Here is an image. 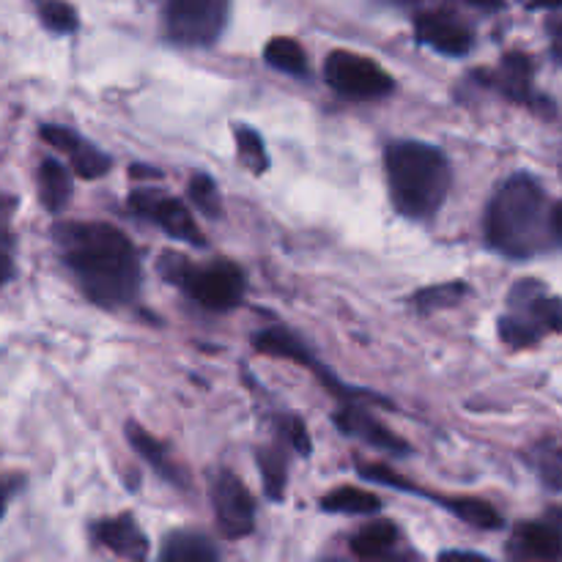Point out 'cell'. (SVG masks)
Returning a JSON list of instances; mask_svg holds the SVG:
<instances>
[{
    "mask_svg": "<svg viewBox=\"0 0 562 562\" xmlns=\"http://www.w3.org/2000/svg\"><path fill=\"white\" fill-rule=\"evenodd\" d=\"M60 258L88 300L102 307L130 305L140 289L135 245L108 223H64L55 228Z\"/></svg>",
    "mask_w": 562,
    "mask_h": 562,
    "instance_id": "obj_1",
    "label": "cell"
},
{
    "mask_svg": "<svg viewBox=\"0 0 562 562\" xmlns=\"http://www.w3.org/2000/svg\"><path fill=\"white\" fill-rule=\"evenodd\" d=\"M547 192L532 176L516 173L497 187L486 212V239L508 258H530L547 245Z\"/></svg>",
    "mask_w": 562,
    "mask_h": 562,
    "instance_id": "obj_2",
    "label": "cell"
},
{
    "mask_svg": "<svg viewBox=\"0 0 562 562\" xmlns=\"http://www.w3.org/2000/svg\"><path fill=\"white\" fill-rule=\"evenodd\" d=\"M390 198L404 217L428 220L450 192V162L437 146L417 140L390 143L384 154Z\"/></svg>",
    "mask_w": 562,
    "mask_h": 562,
    "instance_id": "obj_3",
    "label": "cell"
},
{
    "mask_svg": "<svg viewBox=\"0 0 562 562\" xmlns=\"http://www.w3.org/2000/svg\"><path fill=\"white\" fill-rule=\"evenodd\" d=\"M159 269H162L170 283H179L206 311H234L245 300V272L231 261H214L206 263V267H198V263H190L187 258L176 256V252H165Z\"/></svg>",
    "mask_w": 562,
    "mask_h": 562,
    "instance_id": "obj_4",
    "label": "cell"
},
{
    "mask_svg": "<svg viewBox=\"0 0 562 562\" xmlns=\"http://www.w3.org/2000/svg\"><path fill=\"white\" fill-rule=\"evenodd\" d=\"M510 311L499 318V338L510 349L536 346L547 335L562 329V302L541 283H519L510 294Z\"/></svg>",
    "mask_w": 562,
    "mask_h": 562,
    "instance_id": "obj_5",
    "label": "cell"
},
{
    "mask_svg": "<svg viewBox=\"0 0 562 562\" xmlns=\"http://www.w3.org/2000/svg\"><path fill=\"white\" fill-rule=\"evenodd\" d=\"M231 0H165V31L181 47H209L228 22Z\"/></svg>",
    "mask_w": 562,
    "mask_h": 562,
    "instance_id": "obj_6",
    "label": "cell"
},
{
    "mask_svg": "<svg viewBox=\"0 0 562 562\" xmlns=\"http://www.w3.org/2000/svg\"><path fill=\"white\" fill-rule=\"evenodd\" d=\"M324 80L338 93L355 99L387 97L395 86L393 77L376 60L366 58L360 53H349V49H335V53L327 55Z\"/></svg>",
    "mask_w": 562,
    "mask_h": 562,
    "instance_id": "obj_7",
    "label": "cell"
},
{
    "mask_svg": "<svg viewBox=\"0 0 562 562\" xmlns=\"http://www.w3.org/2000/svg\"><path fill=\"white\" fill-rule=\"evenodd\" d=\"M212 503L225 538L239 541V538H247L256 530V503H252L250 492L236 475H231V472L217 475L212 486Z\"/></svg>",
    "mask_w": 562,
    "mask_h": 562,
    "instance_id": "obj_8",
    "label": "cell"
},
{
    "mask_svg": "<svg viewBox=\"0 0 562 562\" xmlns=\"http://www.w3.org/2000/svg\"><path fill=\"white\" fill-rule=\"evenodd\" d=\"M130 206L135 209V214L148 217L154 225H159L165 234L173 236V239L198 247L206 245V239L201 236V228H198V223L192 220L190 209L181 201H176V198L157 195L154 190H137L135 195L130 198Z\"/></svg>",
    "mask_w": 562,
    "mask_h": 562,
    "instance_id": "obj_9",
    "label": "cell"
},
{
    "mask_svg": "<svg viewBox=\"0 0 562 562\" xmlns=\"http://www.w3.org/2000/svg\"><path fill=\"white\" fill-rule=\"evenodd\" d=\"M42 137L47 140V146L58 148V151H64L66 157H69L71 168H75V173L82 176V179H99V176H104L110 170L108 154H102L97 146L82 140L80 135H75V132L66 130V126H42Z\"/></svg>",
    "mask_w": 562,
    "mask_h": 562,
    "instance_id": "obj_10",
    "label": "cell"
},
{
    "mask_svg": "<svg viewBox=\"0 0 562 562\" xmlns=\"http://www.w3.org/2000/svg\"><path fill=\"white\" fill-rule=\"evenodd\" d=\"M415 31L423 44H428V47H434L442 55H467L472 49L470 27L461 25L450 14H442V11L417 16Z\"/></svg>",
    "mask_w": 562,
    "mask_h": 562,
    "instance_id": "obj_11",
    "label": "cell"
},
{
    "mask_svg": "<svg viewBox=\"0 0 562 562\" xmlns=\"http://www.w3.org/2000/svg\"><path fill=\"white\" fill-rule=\"evenodd\" d=\"M93 538L124 560H146L148 558V538L137 527L130 514L119 519H104L93 527Z\"/></svg>",
    "mask_w": 562,
    "mask_h": 562,
    "instance_id": "obj_12",
    "label": "cell"
},
{
    "mask_svg": "<svg viewBox=\"0 0 562 562\" xmlns=\"http://www.w3.org/2000/svg\"><path fill=\"white\" fill-rule=\"evenodd\" d=\"M335 423H338L340 431L344 434L362 439V442L373 445V448L387 450V453H398V456L409 453V445H406L404 439L395 437L390 428H384L382 423L373 420V417L366 415V412L355 409V406H349V409H340L338 415H335Z\"/></svg>",
    "mask_w": 562,
    "mask_h": 562,
    "instance_id": "obj_13",
    "label": "cell"
},
{
    "mask_svg": "<svg viewBox=\"0 0 562 562\" xmlns=\"http://www.w3.org/2000/svg\"><path fill=\"white\" fill-rule=\"evenodd\" d=\"M516 558L562 560V532L552 525H521L510 541Z\"/></svg>",
    "mask_w": 562,
    "mask_h": 562,
    "instance_id": "obj_14",
    "label": "cell"
},
{
    "mask_svg": "<svg viewBox=\"0 0 562 562\" xmlns=\"http://www.w3.org/2000/svg\"><path fill=\"white\" fill-rule=\"evenodd\" d=\"M252 346H256V351H261V355L283 357V360L300 362V366L311 368V371H318V362L313 360L307 346L283 327H272L258 333L256 338H252Z\"/></svg>",
    "mask_w": 562,
    "mask_h": 562,
    "instance_id": "obj_15",
    "label": "cell"
},
{
    "mask_svg": "<svg viewBox=\"0 0 562 562\" xmlns=\"http://www.w3.org/2000/svg\"><path fill=\"white\" fill-rule=\"evenodd\" d=\"M38 195L47 212L58 214L71 198V179L69 170L58 162V159H44L38 168Z\"/></svg>",
    "mask_w": 562,
    "mask_h": 562,
    "instance_id": "obj_16",
    "label": "cell"
},
{
    "mask_svg": "<svg viewBox=\"0 0 562 562\" xmlns=\"http://www.w3.org/2000/svg\"><path fill=\"white\" fill-rule=\"evenodd\" d=\"M159 558L165 562H212L220 558L217 549L195 532H173L159 549Z\"/></svg>",
    "mask_w": 562,
    "mask_h": 562,
    "instance_id": "obj_17",
    "label": "cell"
},
{
    "mask_svg": "<svg viewBox=\"0 0 562 562\" xmlns=\"http://www.w3.org/2000/svg\"><path fill=\"white\" fill-rule=\"evenodd\" d=\"M499 88H503L505 97L516 99V102H527L530 99L532 88V60L530 55L510 53L505 55L503 66H499Z\"/></svg>",
    "mask_w": 562,
    "mask_h": 562,
    "instance_id": "obj_18",
    "label": "cell"
},
{
    "mask_svg": "<svg viewBox=\"0 0 562 562\" xmlns=\"http://www.w3.org/2000/svg\"><path fill=\"white\" fill-rule=\"evenodd\" d=\"M395 543H398V530L390 521H373L351 538V552H355V558L373 560L393 552Z\"/></svg>",
    "mask_w": 562,
    "mask_h": 562,
    "instance_id": "obj_19",
    "label": "cell"
},
{
    "mask_svg": "<svg viewBox=\"0 0 562 562\" xmlns=\"http://www.w3.org/2000/svg\"><path fill=\"white\" fill-rule=\"evenodd\" d=\"M324 510H333V514H351V516H371L382 510V499L371 492H362V488L344 486L335 488L324 497Z\"/></svg>",
    "mask_w": 562,
    "mask_h": 562,
    "instance_id": "obj_20",
    "label": "cell"
},
{
    "mask_svg": "<svg viewBox=\"0 0 562 562\" xmlns=\"http://www.w3.org/2000/svg\"><path fill=\"white\" fill-rule=\"evenodd\" d=\"M445 508L453 510L461 521L477 527V530H499V527H503V519H499L494 505L486 503V499H477V497L445 499Z\"/></svg>",
    "mask_w": 562,
    "mask_h": 562,
    "instance_id": "obj_21",
    "label": "cell"
},
{
    "mask_svg": "<svg viewBox=\"0 0 562 562\" xmlns=\"http://www.w3.org/2000/svg\"><path fill=\"white\" fill-rule=\"evenodd\" d=\"M263 58H267L269 66L285 71V75L302 77L307 71V55L305 49L300 47V42H294V38H272V42L267 44V49H263Z\"/></svg>",
    "mask_w": 562,
    "mask_h": 562,
    "instance_id": "obj_22",
    "label": "cell"
},
{
    "mask_svg": "<svg viewBox=\"0 0 562 562\" xmlns=\"http://www.w3.org/2000/svg\"><path fill=\"white\" fill-rule=\"evenodd\" d=\"M126 439H130L132 448L143 456V461H146V464H151L154 470L162 472V475L170 477V481H179V475L173 472V467L168 464V450H165L162 445L151 437V434L143 431V428L135 426V423H130V426H126Z\"/></svg>",
    "mask_w": 562,
    "mask_h": 562,
    "instance_id": "obj_23",
    "label": "cell"
},
{
    "mask_svg": "<svg viewBox=\"0 0 562 562\" xmlns=\"http://www.w3.org/2000/svg\"><path fill=\"white\" fill-rule=\"evenodd\" d=\"M258 467H261L263 475V488H267L269 499H283L285 483H289V464H285L283 448H267L263 453H258Z\"/></svg>",
    "mask_w": 562,
    "mask_h": 562,
    "instance_id": "obj_24",
    "label": "cell"
},
{
    "mask_svg": "<svg viewBox=\"0 0 562 562\" xmlns=\"http://www.w3.org/2000/svg\"><path fill=\"white\" fill-rule=\"evenodd\" d=\"M467 294V285L461 283H442V285H431V289H423L420 294H415V305L420 311L431 313V311H442V307L459 305L461 296Z\"/></svg>",
    "mask_w": 562,
    "mask_h": 562,
    "instance_id": "obj_25",
    "label": "cell"
},
{
    "mask_svg": "<svg viewBox=\"0 0 562 562\" xmlns=\"http://www.w3.org/2000/svg\"><path fill=\"white\" fill-rule=\"evenodd\" d=\"M236 148H239V157L247 168L256 170V173H263V170H267V148H263L261 135H258L256 130L239 126V130H236Z\"/></svg>",
    "mask_w": 562,
    "mask_h": 562,
    "instance_id": "obj_26",
    "label": "cell"
},
{
    "mask_svg": "<svg viewBox=\"0 0 562 562\" xmlns=\"http://www.w3.org/2000/svg\"><path fill=\"white\" fill-rule=\"evenodd\" d=\"M190 198L206 217H220L223 214V203H220V192L214 181L206 173H198L190 181Z\"/></svg>",
    "mask_w": 562,
    "mask_h": 562,
    "instance_id": "obj_27",
    "label": "cell"
},
{
    "mask_svg": "<svg viewBox=\"0 0 562 562\" xmlns=\"http://www.w3.org/2000/svg\"><path fill=\"white\" fill-rule=\"evenodd\" d=\"M38 11H42V22L53 33H71L77 27V11L64 0H44Z\"/></svg>",
    "mask_w": 562,
    "mask_h": 562,
    "instance_id": "obj_28",
    "label": "cell"
},
{
    "mask_svg": "<svg viewBox=\"0 0 562 562\" xmlns=\"http://www.w3.org/2000/svg\"><path fill=\"white\" fill-rule=\"evenodd\" d=\"M357 470H360L362 477H368V481L373 483H384V486H395V488H412L409 483L401 481V477L384 464H357Z\"/></svg>",
    "mask_w": 562,
    "mask_h": 562,
    "instance_id": "obj_29",
    "label": "cell"
},
{
    "mask_svg": "<svg viewBox=\"0 0 562 562\" xmlns=\"http://www.w3.org/2000/svg\"><path fill=\"white\" fill-rule=\"evenodd\" d=\"M285 428H289V431H285V437H289L291 448L302 456H311V437H307L305 423L296 420V417H285Z\"/></svg>",
    "mask_w": 562,
    "mask_h": 562,
    "instance_id": "obj_30",
    "label": "cell"
},
{
    "mask_svg": "<svg viewBox=\"0 0 562 562\" xmlns=\"http://www.w3.org/2000/svg\"><path fill=\"white\" fill-rule=\"evenodd\" d=\"M541 477L547 481V486L562 492V459H558V456H547V459L541 461Z\"/></svg>",
    "mask_w": 562,
    "mask_h": 562,
    "instance_id": "obj_31",
    "label": "cell"
},
{
    "mask_svg": "<svg viewBox=\"0 0 562 562\" xmlns=\"http://www.w3.org/2000/svg\"><path fill=\"white\" fill-rule=\"evenodd\" d=\"M549 236L562 245V201L554 203L552 212H549Z\"/></svg>",
    "mask_w": 562,
    "mask_h": 562,
    "instance_id": "obj_32",
    "label": "cell"
},
{
    "mask_svg": "<svg viewBox=\"0 0 562 562\" xmlns=\"http://www.w3.org/2000/svg\"><path fill=\"white\" fill-rule=\"evenodd\" d=\"M9 274H11V256H9V250L3 247V241H0V285L9 280Z\"/></svg>",
    "mask_w": 562,
    "mask_h": 562,
    "instance_id": "obj_33",
    "label": "cell"
},
{
    "mask_svg": "<svg viewBox=\"0 0 562 562\" xmlns=\"http://www.w3.org/2000/svg\"><path fill=\"white\" fill-rule=\"evenodd\" d=\"M467 3H472L475 9L483 11H499L505 5V0H467Z\"/></svg>",
    "mask_w": 562,
    "mask_h": 562,
    "instance_id": "obj_34",
    "label": "cell"
},
{
    "mask_svg": "<svg viewBox=\"0 0 562 562\" xmlns=\"http://www.w3.org/2000/svg\"><path fill=\"white\" fill-rule=\"evenodd\" d=\"M395 3H401V5H417V3H423V0H395Z\"/></svg>",
    "mask_w": 562,
    "mask_h": 562,
    "instance_id": "obj_35",
    "label": "cell"
},
{
    "mask_svg": "<svg viewBox=\"0 0 562 562\" xmlns=\"http://www.w3.org/2000/svg\"><path fill=\"white\" fill-rule=\"evenodd\" d=\"M554 55H558V60L562 64V42L558 44V47H554Z\"/></svg>",
    "mask_w": 562,
    "mask_h": 562,
    "instance_id": "obj_36",
    "label": "cell"
},
{
    "mask_svg": "<svg viewBox=\"0 0 562 562\" xmlns=\"http://www.w3.org/2000/svg\"><path fill=\"white\" fill-rule=\"evenodd\" d=\"M3 510H5V497L0 494V516H3Z\"/></svg>",
    "mask_w": 562,
    "mask_h": 562,
    "instance_id": "obj_37",
    "label": "cell"
}]
</instances>
